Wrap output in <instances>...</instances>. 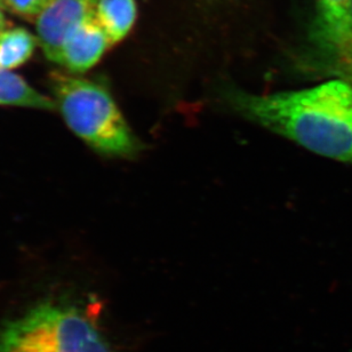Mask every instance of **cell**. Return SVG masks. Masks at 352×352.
<instances>
[{"instance_id": "4", "label": "cell", "mask_w": 352, "mask_h": 352, "mask_svg": "<svg viewBox=\"0 0 352 352\" xmlns=\"http://www.w3.org/2000/svg\"><path fill=\"white\" fill-rule=\"evenodd\" d=\"M98 0H54L37 17L38 41L48 60L58 63L69 36L94 15Z\"/></svg>"}, {"instance_id": "12", "label": "cell", "mask_w": 352, "mask_h": 352, "mask_svg": "<svg viewBox=\"0 0 352 352\" xmlns=\"http://www.w3.org/2000/svg\"><path fill=\"white\" fill-rule=\"evenodd\" d=\"M5 27H6V20H5L3 12L0 10V34L5 30Z\"/></svg>"}, {"instance_id": "8", "label": "cell", "mask_w": 352, "mask_h": 352, "mask_svg": "<svg viewBox=\"0 0 352 352\" xmlns=\"http://www.w3.org/2000/svg\"><path fill=\"white\" fill-rule=\"evenodd\" d=\"M0 105L53 110L55 101L31 87L20 76L0 68Z\"/></svg>"}, {"instance_id": "13", "label": "cell", "mask_w": 352, "mask_h": 352, "mask_svg": "<svg viewBox=\"0 0 352 352\" xmlns=\"http://www.w3.org/2000/svg\"><path fill=\"white\" fill-rule=\"evenodd\" d=\"M0 6H1V0H0Z\"/></svg>"}, {"instance_id": "5", "label": "cell", "mask_w": 352, "mask_h": 352, "mask_svg": "<svg viewBox=\"0 0 352 352\" xmlns=\"http://www.w3.org/2000/svg\"><path fill=\"white\" fill-rule=\"evenodd\" d=\"M315 41L338 68L351 46L352 0H317Z\"/></svg>"}, {"instance_id": "11", "label": "cell", "mask_w": 352, "mask_h": 352, "mask_svg": "<svg viewBox=\"0 0 352 352\" xmlns=\"http://www.w3.org/2000/svg\"><path fill=\"white\" fill-rule=\"evenodd\" d=\"M336 70L339 75L342 76L341 79L346 80V82H349L352 85V43L348 54H346L344 60L338 65V68Z\"/></svg>"}, {"instance_id": "1", "label": "cell", "mask_w": 352, "mask_h": 352, "mask_svg": "<svg viewBox=\"0 0 352 352\" xmlns=\"http://www.w3.org/2000/svg\"><path fill=\"white\" fill-rule=\"evenodd\" d=\"M228 104L319 156L352 165V85L343 79L269 95L231 91Z\"/></svg>"}, {"instance_id": "2", "label": "cell", "mask_w": 352, "mask_h": 352, "mask_svg": "<svg viewBox=\"0 0 352 352\" xmlns=\"http://www.w3.org/2000/svg\"><path fill=\"white\" fill-rule=\"evenodd\" d=\"M98 309L48 298L0 322V352H115Z\"/></svg>"}, {"instance_id": "9", "label": "cell", "mask_w": 352, "mask_h": 352, "mask_svg": "<svg viewBox=\"0 0 352 352\" xmlns=\"http://www.w3.org/2000/svg\"><path fill=\"white\" fill-rule=\"evenodd\" d=\"M37 39L24 28H14L0 34V68L12 70L34 54Z\"/></svg>"}, {"instance_id": "10", "label": "cell", "mask_w": 352, "mask_h": 352, "mask_svg": "<svg viewBox=\"0 0 352 352\" xmlns=\"http://www.w3.org/2000/svg\"><path fill=\"white\" fill-rule=\"evenodd\" d=\"M54 0H1V6L28 20L39 16Z\"/></svg>"}, {"instance_id": "7", "label": "cell", "mask_w": 352, "mask_h": 352, "mask_svg": "<svg viewBox=\"0 0 352 352\" xmlns=\"http://www.w3.org/2000/svg\"><path fill=\"white\" fill-rule=\"evenodd\" d=\"M135 0H98L94 17L108 36L111 46L122 41L135 23Z\"/></svg>"}, {"instance_id": "3", "label": "cell", "mask_w": 352, "mask_h": 352, "mask_svg": "<svg viewBox=\"0 0 352 352\" xmlns=\"http://www.w3.org/2000/svg\"><path fill=\"white\" fill-rule=\"evenodd\" d=\"M51 87L69 129L91 149L111 157L139 153V140L107 88L61 72L52 74Z\"/></svg>"}, {"instance_id": "6", "label": "cell", "mask_w": 352, "mask_h": 352, "mask_svg": "<svg viewBox=\"0 0 352 352\" xmlns=\"http://www.w3.org/2000/svg\"><path fill=\"white\" fill-rule=\"evenodd\" d=\"M110 46L108 36L93 15L69 36L58 63L72 72L82 74L94 67Z\"/></svg>"}]
</instances>
